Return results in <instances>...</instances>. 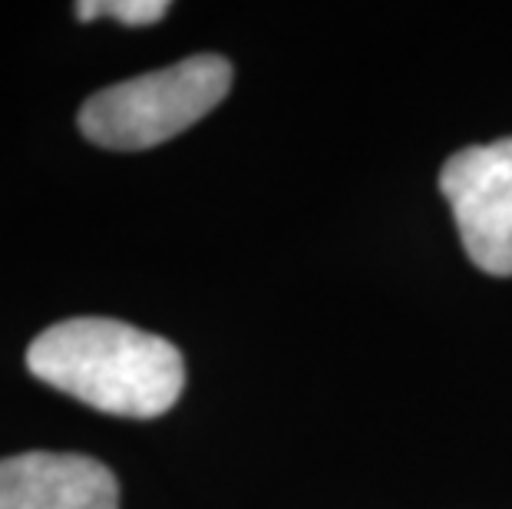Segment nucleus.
I'll use <instances>...</instances> for the list:
<instances>
[{
    "label": "nucleus",
    "instance_id": "f257e3e1",
    "mask_svg": "<svg viewBox=\"0 0 512 509\" xmlns=\"http://www.w3.org/2000/svg\"><path fill=\"white\" fill-rule=\"evenodd\" d=\"M30 374L116 417L149 420L176 404L185 364L172 341L113 318H70L27 348Z\"/></svg>",
    "mask_w": 512,
    "mask_h": 509
},
{
    "label": "nucleus",
    "instance_id": "f03ea898",
    "mask_svg": "<svg viewBox=\"0 0 512 509\" xmlns=\"http://www.w3.org/2000/svg\"><path fill=\"white\" fill-rule=\"evenodd\" d=\"M232 90V63L215 53L106 86L83 103L80 129L103 149H152L185 133Z\"/></svg>",
    "mask_w": 512,
    "mask_h": 509
},
{
    "label": "nucleus",
    "instance_id": "7ed1b4c3",
    "mask_svg": "<svg viewBox=\"0 0 512 509\" xmlns=\"http://www.w3.org/2000/svg\"><path fill=\"white\" fill-rule=\"evenodd\" d=\"M440 192L450 202L466 255L486 275H512V139L470 146L440 169Z\"/></svg>",
    "mask_w": 512,
    "mask_h": 509
},
{
    "label": "nucleus",
    "instance_id": "20e7f679",
    "mask_svg": "<svg viewBox=\"0 0 512 509\" xmlns=\"http://www.w3.org/2000/svg\"><path fill=\"white\" fill-rule=\"evenodd\" d=\"M0 509H119V483L80 453H20L0 460Z\"/></svg>",
    "mask_w": 512,
    "mask_h": 509
},
{
    "label": "nucleus",
    "instance_id": "39448f33",
    "mask_svg": "<svg viewBox=\"0 0 512 509\" xmlns=\"http://www.w3.org/2000/svg\"><path fill=\"white\" fill-rule=\"evenodd\" d=\"M103 14L126 27H149L169 14V4L166 0H90V4H76L80 20H93Z\"/></svg>",
    "mask_w": 512,
    "mask_h": 509
}]
</instances>
